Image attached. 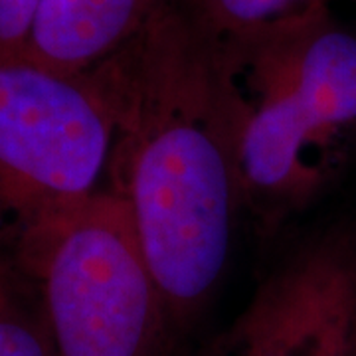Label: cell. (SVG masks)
I'll return each instance as SVG.
<instances>
[{"mask_svg": "<svg viewBox=\"0 0 356 356\" xmlns=\"http://www.w3.org/2000/svg\"><path fill=\"white\" fill-rule=\"evenodd\" d=\"M91 72L113 121L107 191L127 206L165 341L175 339L216 291L245 212L222 40L180 0H163L139 34Z\"/></svg>", "mask_w": 356, "mask_h": 356, "instance_id": "1", "label": "cell"}, {"mask_svg": "<svg viewBox=\"0 0 356 356\" xmlns=\"http://www.w3.org/2000/svg\"><path fill=\"white\" fill-rule=\"evenodd\" d=\"M222 56L243 208L273 234L356 156V32L329 4L222 40Z\"/></svg>", "mask_w": 356, "mask_h": 356, "instance_id": "2", "label": "cell"}, {"mask_svg": "<svg viewBox=\"0 0 356 356\" xmlns=\"http://www.w3.org/2000/svg\"><path fill=\"white\" fill-rule=\"evenodd\" d=\"M14 255L38 291L58 356H159L165 323L125 202L102 188L16 229Z\"/></svg>", "mask_w": 356, "mask_h": 356, "instance_id": "3", "label": "cell"}, {"mask_svg": "<svg viewBox=\"0 0 356 356\" xmlns=\"http://www.w3.org/2000/svg\"><path fill=\"white\" fill-rule=\"evenodd\" d=\"M113 121L93 72L0 56V214L18 229L74 210L102 191Z\"/></svg>", "mask_w": 356, "mask_h": 356, "instance_id": "4", "label": "cell"}, {"mask_svg": "<svg viewBox=\"0 0 356 356\" xmlns=\"http://www.w3.org/2000/svg\"><path fill=\"white\" fill-rule=\"evenodd\" d=\"M196 356H356V224L289 248Z\"/></svg>", "mask_w": 356, "mask_h": 356, "instance_id": "5", "label": "cell"}, {"mask_svg": "<svg viewBox=\"0 0 356 356\" xmlns=\"http://www.w3.org/2000/svg\"><path fill=\"white\" fill-rule=\"evenodd\" d=\"M163 0H42L26 56L62 72H88L139 34Z\"/></svg>", "mask_w": 356, "mask_h": 356, "instance_id": "6", "label": "cell"}, {"mask_svg": "<svg viewBox=\"0 0 356 356\" xmlns=\"http://www.w3.org/2000/svg\"><path fill=\"white\" fill-rule=\"evenodd\" d=\"M0 356H58L38 291L0 222Z\"/></svg>", "mask_w": 356, "mask_h": 356, "instance_id": "7", "label": "cell"}, {"mask_svg": "<svg viewBox=\"0 0 356 356\" xmlns=\"http://www.w3.org/2000/svg\"><path fill=\"white\" fill-rule=\"evenodd\" d=\"M218 38L257 32L281 20L329 6L331 0H180Z\"/></svg>", "mask_w": 356, "mask_h": 356, "instance_id": "8", "label": "cell"}, {"mask_svg": "<svg viewBox=\"0 0 356 356\" xmlns=\"http://www.w3.org/2000/svg\"><path fill=\"white\" fill-rule=\"evenodd\" d=\"M42 0H0V56L24 54Z\"/></svg>", "mask_w": 356, "mask_h": 356, "instance_id": "9", "label": "cell"}]
</instances>
